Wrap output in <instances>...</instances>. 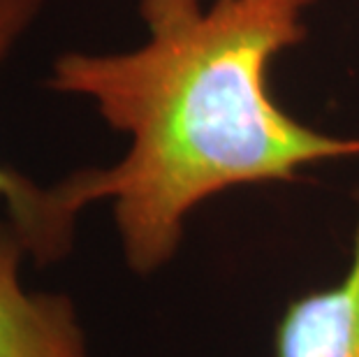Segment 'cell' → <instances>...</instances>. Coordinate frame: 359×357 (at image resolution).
I'll list each match as a JSON object with an SVG mask.
<instances>
[{"instance_id": "1", "label": "cell", "mask_w": 359, "mask_h": 357, "mask_svg": "<svg viewBox=\"0 0 359 357\" xmlns=\"http://www.w3.org/2000/svg\"><path fill=\"white\" fill-rule=\"evenodd\" d=\"M318 0H140L147 40L126 51H63L47 86L93 105L128 137L107 167L58 181L81 216L107 202L130 271L151 276L183 244L204 202L243 186L290 184L306 167L359 158V137L294 119L271 65L306 40Z\"/></svg>"}, {"instance_id": "3", "label": "cell", "mask_w": 359, "mask_h": 357, "mask_svg": "<svg viewBox=\"0 0 359 357\" xmlns=\"http://www.w3.org/2000/svg\"><path fill=\"white\" fill-rule=\"evenodd\" d=\"M49 0H0V65L42 17ZM0 204L19 230L37 267L60 262L74 246L79 214L58 184L42 186L14 167L0 165Z\"/></svg>"}, {"instance_id": "4", "label": "cell", "mask_w": 359, "mask_h": 357, "mask_svg": "<svg viewBox=\"0 0 359 357\" xmlns=\"http://www.w3.org/2000/svg\"><path fill=\"white\" fill-rule=\"evenodd\" d=\"M276 357H359V186L348 269L336 283L287 304L273 332Z\"/></svg>"}, {"instance_id": "2", "label": "cell", "mask_w": 359, "mask_h": 357, "mask_svg": "<svg viewBox=\"0 0 359 357\" xmlns=\"http://www.w3.org/2000/svg\"><path fill=\"white\" fill-rule=\"evenodd\" d=\"M19 230L0 216V357H90L79 311L65 292L28 290Z\"/></svg>"}]
</instances>
